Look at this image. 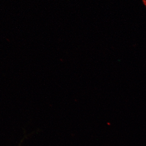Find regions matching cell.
<instances>
[{
  "mask_svg": "<svg viewBox=\"0 0 146 146\" xmlns=\"http://www.w3.org/2000/svg\"><path fill=\"white\" fill-rule=\"evenodd\" d=\"M142 1H143L144 5L146 7V0H142Z\"/></svg>",
  "mask_w": 146,
  "mask_h": 146,
  "instance_id": "6da1fadb",
  "label": "cell"
}]
</instances>
